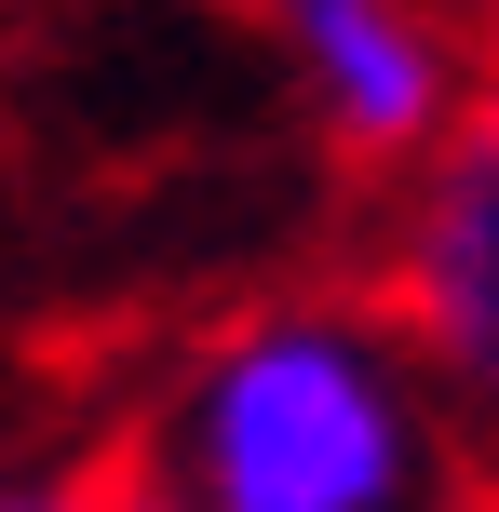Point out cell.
Segmentation results:
<instances>
[{
	"label": "cell",
	"instance_id": "6da1fadb",
	"mask_svg": "<svg viewBox=\"0 0 499 512\" xmlns=\"http://www.w3.org/2000/svg\"><path fill=\"white\" fill-rule=\"evenodd\" d=\"M176 512H432V391L378 310H257L176 391Z\"/></svg>",
	"mask_w": 499,
	"mask_h": 512
},
{
	"label": "cell",
	"instance_id": "7a4b0ae2",
	"mask_svg": "<svg viewBox=\"0 0 499 512\" xmlns=\"http://www.w3.org/2000/svg\"><path fill=\"white\" fill-rule=\"evenodd\" d=\"M378 310L419 391L459 405V432L499 459V68L419 149V189L392 203V243H378Z\"/></svg>",
	"mask_w": 499,
	"mask_h": 512
},
{
	"label": "cell",
	"instance_id": "3957f363",
	"mask_svg": "<svg viewBox=\"0 0 499 512\" xmlns=\"http://www.w3.org/2000/svg\"><path fill=\"white\" fill-rule=\"evenodd\" d=\"M284 41L324 95V135L365 162H405L459 122L473 68H459V27L432 0H284Z\"/></svg>",
	"mask_w": 499,
	"mask_h": 512
},
{
	"label": "cell",
	"instance_id": "277c9868",
	"mask_svg": "<svg viewBox=\"0 0 499 512\" xmlns=\"http://www.w3.org/2000/svg\"><path fill=\"white\" fill-rule=\"evenodd\" d=\"M95 512H176V499H162V486H149V472H135V486H108Z\"/></svg>",
	"mask_w": 499,
	"mask_h": 512
},
{
	"label": "cell",
	"instance_id": "5b68a950",
	"mask_svg": "<svg viewBox=\"0 0 499 512\" xmlns=\"http://www.w3.org/2000/svg\"><path fill=\"white\" fill-rule=\"evenodd\" d=\"M0 512H95V499H41V486H0Z\"/></svg>",
	"mask_w": 499,
	"mask_h": 512
},
{
	"label": "cell",
	"instance_id": "8992f818",
	"mask_svg": "<svg viewBox=\"0 0 499 512\" xmlns=\"http://www.w3.org/2000/svg\"><path fill=\"white\" fill-rule=\"evenodd\" d=\"M473 512H499V499H473Z\"/></svg>",
	"mask_w": 499,
	"mask_h": 512
}]
</instances>
